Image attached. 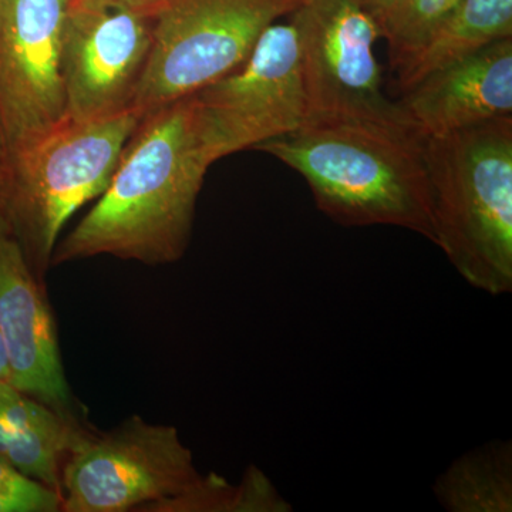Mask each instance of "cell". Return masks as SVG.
<instances>
[{"label":"cell","instance_id":"obj_1","mask_svg":"<svg viewBox=\"0 0 512 512\" xmlns=\"http://www.w3.org/2000/svg\"><path fill=\"white\" fill-rule=\"evenodd\" d=\"M211 165L192 96L141 117L109 187L57 242L52 266L100 255L146 265L177 262L190 244L198 195Z\"/></svg>","mask_w":512,"mask_h":512},{"label":"cell","instance_id":"obj_2","mask_svg":"<svg viewBox=\"0 0 512 512\" xmlns=\"http://www.w3.org/2000/svg\"><path fill=\"white\" fill-rule=\"evenodd\" d=\"M311 188L316 205L343 227L386 225L436 241L424 138L403 126L355 120L306 121L265 141Z\"/></svg>","mask_w":512,"mask_h":512},{"label":"cell","instance_id":"obj_3","mask_svg":"<svg viewBox=\"0 0 512 512\" xmlns=\"http://www.w3.org/2000/svg\"><path fill=\"white\" fill-rule=\"evenodd\" d=\"M437 245L468 285L512 292V117L424 138Z\"/></svg>","mask_w":512,"mask_h":512},{"label":"cell","instance_id":"obj_4","mask_svg":"<svg viewBox=\"0 0 512 512\" xmlns=\"http://www.w3.org/2000/svg\"><path fill=\"white\" fill-rule=\"evenodd\" d=\"M140 119L136 110L104 120L64 117L6 157L0 217L40 281L46 282L64 225L109 187Z\"/></svg>","mask_w":512,"mask_h":512},{"label":"cell","instance_id":"obj_5","mask_svg":"<svg viewBox=\"0 0 512 512\" xmlns=\"http://www.w3.org/2000/svg\"><path fill=\"white\" fill-rule=\"evenodd\" d=\"M303 0H164L133 110L143 117L235 72L276 19Z\"/></svg>","mask_w":512,"mask_h":512},{"label":"cell","instance_id":"obj_6","mask_svg":"<svg viewBox=\"0 0 512 512\" xmlns=\"http://www.w3.org/2000/svg\"><path fill=\"white\" fill-rule=\"evenodd\" d=\"M202 476L178 430L140 416L110 431L87 427L60 477L62 512H161L197 493Z\"/></svg>","mask_w":512,"mask_h":512},{"label":"cell","instance_id":"obj_7","mask_svg":"<svg viewBox=\"0 0 512 512\" xmlns=\"http://www.w3.org/2000/svg\"><path fill=\"white\" fill-rule=\"evenodd\" d=\"M192 104L212 164L302 127L308 100L293 23L269 26L247 62L192 94Z\"/></svg>","mask_w":512,"mask_h":512},{"label":"cell","instance_id":"obj_8","mask_svg":"<svg viewBox=\"0 0 512 512\" xmlns=\"http://www.w3.org/2000/svg\"><path fill=\"white\" fill-rule=\"evenodd\" d=\"M291 15L308 100L306 121H372L413 128L399 104L383 94L375 55L379 25L357 0H303Z\"/></svg>","mask_w":512,"mask_h":512},{"label":"cell","instance_id":"obj_9","mask_svg":"<svg viewBox=\"0 0 512 512\" xmlns=\"http://www.w3.org/2000/svg\"><path fill=\"white\" fill-rule=\"evenodd\" d=\"M153 35V15L120 0H69L63 23L66 116L110 119L133 110Z\"/></svg>","mask_w":512,"mask_h":512},{"label":"cell","instance_id":"obj_10","mask_svg":"<svg viewBox=\"0 0 512 512\" xmlns=\"http://www.w3.org/2000/svg\"><path fill=\"white\" fill-rule=\"evenodd\" d=\"M67 5L69 0L0 3V136L6 157L66 116L62 37Z\"/></svg>","mask_w":512,"mask_h":512},{"label":"cell","instance_id":"obj_11","mask_svg":"<svg viewBox=\"0 0 512 512\" xmlns=\"http://www.w3.org/2000/svg\"><path fill=\"white\" fill-rule=\"evenodd\" d=\"M0 336L9 383L69 419L86 421L64 373L46 282L0 217Z\"/></svg>","mask_w":512,"mask_h":512},{"label":"cell","instance_id":"obj_12","mask_svg":"<svg viewBox=\"0 0 512 512\" xmlns=\"http://www.w3.org/2000/svg\"><path fill=\"white\" fill-rule=\"evenodd\" d=\"M397 104L423 138L512 117V37L427 74Z\"/></svg>","mask_w":512,"mask_h":512},{"label":"cell","instance_id":"obj_13","mask_svg":"<svg viewBox=\"0 0 512 512\" xmlns=\"http://www.w3.org/2000/svg\"><path fill=\"white\" fill-rule=\"evenodd\" d=\"M90 427L0 380V458L60 493V477L74 444Z\"/></svg>","mask_w":512,"mask_h":512},{"label":"cell","instance_id":"obj_14","mask_svg":"<svg viewBox=\"0 0 512 512\" xmlns=\"http://www.w3.org/2000/svg\"><path fill=\"white\" fill-rule=\"evenodd\" d=\"M504 37H512V0H461L426 46L397 72L406 92L427 74Z\"/></svg>","mask_w":512,"mask_h":512},{"label":"cell","instance_id":"obj_15","mask_svg":"<svg viewBox=\"0 0 512 512\" xmlns=\"http://www.w3.org/2000/svg\"><path fill=\"white\" fill-rule=\"evenodd\" d=\"M434 494L451 512H511V441L468 451L437 478Z\"/></svg>","mask_w":512,"mask_h":512},{"label":"cell","instance_id":"obj_16","mask_svg":"<svg viewBox=\"0 0 512 512\" xmlns=\"http://www.w3.org/2000/svg\"><path fill=\"white\" fill-rule=\"evenodd\" d=\"M461 0H403L382 30L389 45L390 64L399 72L426 46Z\"/></svg>","mask_w":512,"mask_h":512},{"label":"cell","instance_id":"obj_17","mask_svg":"<svg viewBox=\"0 0 512 512\" xmlns=\"http://www.w3.org/2000/svg\"><path fill=\"white\" fill-rule=\"evenodd\" d=\"M0 512H62V495L0 458Z\"/></svg>","mask_w":512,"mask_h":512},{"label":"cell","instance_id":"obj_18","mask_svg":"<svg viewBox=\"0 0 512 512\" xmlns=\"http://www.w3.org/2000/svg\"><path fill=\"white\" fill-rule=\"evenodd\" d=\"M357 2L376 20L377 25H379L380 36H382L384 26L402 6L403 0H357Z\"/></svg>","mask_w":512,"mask_h":512},{"label":"cell","instance_id":"obj_19","mask_svg":"<svg viewBox=\"0 0 512 512\" xmlns=\"http://www.w3.org/2000/svg\"><path fill=\"white\" fill-rule=\"evenodd\" d=\"M120 2H123L124 5L130 6V8L140 10V12L150 13V15H153V13L160 8L161 3H163L164 0H120Z\"/></svg>","mask_w":512,"mask_h":512},{"label":"cell","instance_id":"obj_20","mask_svg":"<svg viewBox=\"0 0 512 512\" xmlns=\"http://www.w3.org/2000/svg\"><path fill=\"white\" fill-rule=\"evenodd\" d=\"M0 380H6V382H9L8 359H6L2 336H0Z\"/></svg>","mask_w":512,"mask_h":512},{"label":"cell","instance_id":"obj_21","mask_svg":"<svg viewBox=\"0 0 512 512\" xmlns=\"http://www.w3.org/2000/svg\"><path fill=\"white\" fill-rule=\"evenodd\" d=\"M6 154L5 146H3L2 136H0V173H2L3 167H5Z\"/></svg>","mask_w":512,"mask_h":512},{"label":"cell","instance_id":"obj_22","mask_svg":"<svg viewBox=\"0 0 512 512\" xmlns=\"http://www.w3.org/2000/svg\"><path fill=\"white\" fill-rule=\"evenodd\" d=\"M2 2H3V0H0V3H2Z\"/></svg>","mask_w":512,"mask_h":512}]
</instances>
